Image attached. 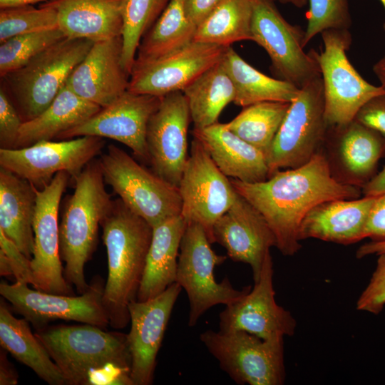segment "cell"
<instances>
[{"instance_id": "cell-31", "label": "cell", "mask_w": 385, "mask_h": 385, "mask_svg": "<svg viewBox=\"0 0 385 385\" xmlns=\"http://www.w3.org/2000/svg\"><path fill=\"white\" fill-rule=\"evenodd\" d=\"M235 87L233 103L239 106L264 101L291 103L300 88L285 81L270 77L246 62L231 46L222 58Z\"/></svg>"}, {"instance_id": "cell-39", "label": "cell", "mask_w": 385, "mask_h": 385, "mask_svg": "<svg viewBox=\"0 0 385 385\" xmlns=\"http://www.w3.org/2000/svg\"><path fill=\"white\" fill-rule=\"evenodd\" d=\"M350 0H308L304 43L329 29H349L352 24Z\"/></svg>"}, {"instance_id": "cell-53", "label": "cell", "mask_w": 385, "mask_h": 385, "mask_svg": "<svg viewBox=\"0 0 385 385\" xmlns=\"http://www.w3.org/2000/svg\"><path fill=\"white\" fill-rule=\"evenodd\" d=\"M379 1L381 2L385 10V0H379ZM383 28H384V30L385 31V22L384 23Z\"/></svg>"}, {"instance_id": "cell-3", "label": "cell", "mask_w": 385, "mask_h": 385, "mask_svg": "<svg viewBox=\"0 0 385 385\" xmlns=\"http://www.w3.org/2000/svg\"><path fill=\"white\" fill-rule=\"evenodd\" d=\"M101 227L108 268L103 301L109 325L120 329L130 322L129 304L137 300L153 227L119 197L113 200Z\"/></svg>"}, {"instance_id": "cell-10", "label": "cell", "mask_w": 385, "mask_h": 385, "mask_svg": "<svg viewBox=\"0 0 385 385\" xmlns=\"http://www.w3.org/2000/svg\"><path fill=\"white\" fill-rule=\"evenodd\" d=\"M328 128L320 76L301 88L290 103L267 155L270 175L308 163L323 147Z\"/></svg>"}, {"instance_id": "cell-1", "label": "cell", "mask_w": 385, "mask_h": 385, "mask_svg": "<svg viewBox=\"0 0 385 385\" xmlns=\"http://www.w3.org/2000/svg\"><path fill=\"white\" fill-rule=\"evenodd\" d=\"M230 180L263 216L274 235L276 247L284 256H292L301 248L299 226L312 207L323 201L356 199L362 194L361 188L333 177L322 148L306 164L279 170L264 181Z\"/></svg>"}, {"instance_id": "cell-43", "label": "cell", "mask_w": 385, "mask_h": 385, "mask_svg": "<svg viewBox=\"0 0 385 385\" xmlns=\"http://www.w3.org/2000/svg\"><path fill=\"white\" fill-rule=\"evenodd\" d=\"M354 120L375 130L385 140V93L367 101L357 112Z\"/></svg>"}, {"instance_id": "cell-29", "label": "cell", "mask_w": 385, "mask_h": 385, "mask_svg": "<svg viewBox=\"0 0 385 385\" xmlns=\"http://www.w3.org/2000/svg\"><path fill=\"white\" fill-rule=\"evenodd\" d=\"M101 108L78 96L66 84L42 113L23 122L15 148L56 138L63 132L86 121Z\"/></svg>"}, {"instance_id": "cell-32", "label": "cell", "mask_w": 385, "mask_h": 385, "mask_svg": "<svg viewBox=\"0 0 385 385\" xmlns=\"http://www.w3.org/2000/svg\"><path fill=\"white\" fill-rule=\"evenodd\" d=\"M182 92L195 129L217 123L222 110L234 101L235 96L233 82L222 59L201 73Z\"/></svg>"}, {"instance_id": "cell-37", "label": "cell", "mask_w": 385, "mask_h": 385, "mask_svg": "<svg viewBox=\"0 0 385 385\" xmlns=\"http://www.w3.org/2000/svg\"><path fill=\"white\" fill-rule=\"evenodd\" d=\"M58 28L56 9L47 3L0 9V43L14 36Z\"/></svg>"}, {"instance_id": "cell-19", "label": "cell", "mask_w": 385, "mask_h": 385, "mask_svg": "<svg viewBox=\"0 0 385 385\" xmlns=\"http://www.w3.org/2000/svg\"><path fill=\"white\" fill-rule=\"evenodd\" d=\"M227 47L193 41L161 58L135 64L128 90L159 97L183 91L201 73L220 61Z\"/></svg>"}, {"instance_id": "cell-41", "label": "cell", "mask_w": 385, "mask_h": 385, "mask_svg": "<svg viewBox=\"0 0 385 385\" xmlns=\"http://www.w3.org/2000/svg\"><path fill=\"white\" fill-rule=\"evenodd\" d=\"M23 120L4 87L0 89V148L13 149Z\"/></svg>"}, {"instance_id": "cell-18", "label": "cell", "mask_w": 385, "mask_h": 385, "mask_svg": "<svg viewBox=\"0 0 385 385\" xmlns=\"http://www.w3.org/2000/svg\"><path fill=\"white\" fill-rule=\"evenodd\" d=\"M273 274V262L270 253L254 287L242 299L226 306L220 313L218 331H245L263 339L294 334L295 319L275 301Z\"/></svg>"}, {"instance_id": "cell-26", "label": "cell", "mask_w": 385, "mask_h": 385, "mask_svg": "<svg viewBox=\"0 0 385 385\" xmlns=\"http://www.w3.org/2000/svg\"><path fill=\"white\" fill-rule=\"evenodd\" d=\"M58 14L66 37L93 42L122 36L123 0H54L46 2Z\"/></svg>"}, {"instance_id": "cell-46", "label": "cell", "mask_w": 385, "mask_h": 385, "mask_svg": "<svg viewBox=\"0 0 385 385\" xmlns=\"http://www.w3.org/2000/svg\"><path fill=\"white\" fill-rule=\"evenodd\" d=\"M7 351L1 348L0 351V384L16 385L19 376L14 365L7 358Z\"/></svg>"}, {"instance_id": "cell-21", "label": "cell", "mask_w": 385, "mask_h": 385, "mask_svg": "<svg viewBox=\"0 0 385 385\" xmlns=\"http://www.w3.org/2000/svg\"><path fill=\"white\" fill-rule=\"evenodd\" d=\"M322 148L333 177L341 183L362 188L376 174L385 153V140L353 120L329 126Z\"/></svg>"}, {"instance_id": "cell-5", "label": "cell", "mask_w": 385, "mask_h": 385, "mask_svg": "<svg viewBox=\"0 0 385 385\" xmlns=\"http://www.w3.org/2000/svg\"><path fill=\"white\" fill-rule=\"evenodd\" d=\"M93 43L65 37L1 78L23 121L36 117L52 103Z\"/></svg>"}, {"instance_id": "cell-11", "label": "cell", "mask_w": 385, "mask_h": 385, "mask_svg": "<svg viewBox=\"0 0 385 385\" xmlns=\"http://www.w3.org/2000/svg\"><path fill=\"white\" fill-rule=\"evenodd\" d=\"M272 0H253L251 41L267 53L277 78L302 88L320 76L318 52L304 51L305 31L289 23Z\"/></svg>"}, {"instance_id": "cell-16", "label": "cell", "mask_w": 385, "mask_h": 385, "mask_svg": "<svg viewBox=\"0 0 385 385\" xmlns=\"http://www.w3.org/2000/svg\"><path fill=\"white\" fill-rule=\"evenodd\" d=\"M162 97L127 90L109 106L83 123L61 133L56 139L98 136L118 141L130 148L134 155L149 163L146 133L149 120Z\"/></svg>"}, {"instance_id": "cell-48", "label": "cell", "mask_w": 385, "mask_h": 385, "mask_svg": "<svg viewBox=\"0 0 385 385\" xmlns=\"http://www.w3.org/2000/svg\"><path fill=\"white\" fill-rule=\"evenodd\" d=\"M383 252H385V241H371L359 247L356 252V257L360 259L371 255H378Z\"/></svg>"}, {"instance_id": "cell-4", "label": "cell", "mask_w": 385, "mask_h": 385, "mask_svg": "<svg viewBox=\"0 0 385 385\" xmlns=\"http://www.w3.org/2000/svg\"><path fill=\"white\" fill-rule=\"evenodd\" d=\"M74 180V192L68 198L59 221V251L65 262V279L83 294L89 286L85 265L95 251L98 227L113 200L106 189L98 159L88 163Z\"/></svg>"}, {"instance_id": "cell-2", "label": "cell", "mask_w": 385, "mask_h": 385, "mask_svg": "<svg viewBox=\"0 0 385 385\" xmlns=\"http://www.w3.org/2000/svg\"><path fill=\"white\" fill-rule=\"evenodd\" d=\"M34 334L66 385H133L127 334L88 324L46 326Z\"/></svg>"}, {"instance_id": "cell-20", "label": "cell", "mask_w": 385, "mask_h": 385, "mask_svg": "<svg viewBox=\"0 0 385 385\" xmlns=\"http://www.w3.org/2000/svg\"><path fill=\"white\" fill-rule=\"evenodd\" d=\"M182 289L175 282L154 298L143 302L134 300L129 304L130 329L127 344L131 357L133 385L153 384L157 356Z\"/></svg>"}, {"instance_id": "cell-12", "label": "cell", "mask_w": 385, "mask_h": 385, "mask_svg": "<svg viewBox=\"0 0 385 385\" xmlns=\"http://www.w3.org/2000/svg\"><path fill=\"white\" fill-rule=\"evenodd\" d=\"M104 286L98 277L91 281L80 296L48 293L30 289L29 284L15 282L0 283V294L14 312L31 323L36 329L58 319L76 321L106 329L109 318L103 301Z\"/></svg>"}, {"instance_id": "cell-40", "label": "cell", "mask_w": 385, "mask_h": 385, "mask_svg": "<svg viewBox=\"0 0 385 385\" xmlns=\"http://www.w3.org/2000/svg\"><path fill=\"white\" fill-rule=\"evenodd\" d=\"M385 306V252L378 255L376 266L356 302V309L379 314Z\"/></svg>"}, {"instance_id": "cell-42", "label": "cell", "mask_w": 385, "mask_h": 385, "mask_svg": "<svg viewBox=\"0 0 385 385\" xmlns=\"http://www.w3.org/2000/svg\"><path fill=\"white\" fill-rule=\"evenodd\" d=\"M0 247L11 265L15 282L34 284L31 259L0 230Z\"/></svg>"}, {"instance_id": "cell-35", "label": "cell", "mask_w": 385, "mask_h": 385, "mask_svg": "<svg viewBox=\"0 0 385 385\" xmlns=\"http://www.w3.org/2000/svg\"><path fill=\"white\" fill-rule=\"evenodd\" d=\"M290 103L264 101L246 107L227 128L267 155L288 111Z\"/></svg>"}, {"instance_id": "cell-27", "label": "cell", "mask_w": 385, "mask_h": 385, "mask_svg": "<svg viewBox=\"0 0 385 385\" xmlns=\"http://www.w3.org/2000/svg\"><path fill=\"white\" fill-rule=\"evenodd\" d=\"M186 225L180 215L153 227L138 301L154 298L176 282L180 245Z\"/></svg>"}, {"instance_id": "cell-22", "label": "cell", "mask_w": 385, "mask_h": 385, "mask_svg": "<svg viewBox=\"0 0 385 385\" xmlns=\"http://www.w3.org/2000/svg\"><path fill=\"white\" fill-rule=\"evenodd\" d=\"M214 242L225 247L234 262L249 265L254 282L259 280L270 248L276 247L274 235L263 216L237 192L232 205L213 226Z\"/></svg>"}, {"instance_id": "cell-15", "label": "cell", "mask_w": 385, "mask_h": 385, "mask_svg": "<svg viewBox=\"0 0 385 385\" xmlns=\"http://www.w3.org/2000/svg\"><path fill=\"white\" fill-rule=\"evenodd\" d=\"M70 178L67 172H58L43 189L36 188L31 260L34 289L64 295H75L64 277L59 251V205Z\"/></svg>"}, {"instance_id": "cell-9", "label": "cell", "mask_w": 385, "mask_h": 385, "mask_svg": "<svg viewBox=\"0 0 385 385\" xmlns=\"http://www.w3.org/2000/svg\"><path fill=\"white\" fill-rule=\"evenodd\" d=\"M321 35L323 49L318 53V62L325 118L329 126L343 125L352 121L367 101L385 93V90L366 81L349 61L347 51L352 36L349 29H329Z\"/></svg>"}, {"instance_id": "cell-14", "label": "cell", "mask_w": 385, "mask_h": 385, "mask_svg": "<svg viewBox=\"0 0 385 385\" xmlns=\"http://www.w3.org/2000/svg\"><path fill=\"white\" fill-rule=\"evenodd\" d=\"M178 189L181 215L186 223L200 225L212 244L213 226L232 205L237 192L195 137Z\"/></svg>"}, {"instance_id": "cell-28", "label": "cell", "mask_w": 385, "mask_h": 385, "mask_svg": "<svg viewBox=\"0 0 385 385\" xmlns=\"http://www.w3.org/2000/svg\"><path fill=\"white\" fill-rule=\"evenodd\" d=\"M36 200L33 184L10 170L0 168V230L31 260Z\"/></svg>"}, {"instance_id": "cell-7", "label": "cell", "mask_w": 385, "mask_h": 385, "mask_svg": "<svg viewBox=\"0 0 385 385\" xmlns=\"http://www.w3.org/2000/svg\"><path fill=\"white\" fill-rule=\"evenodd\" d=\"M203 227L195 222L187 223L183 235L178 260L176 282L186 292L190 312L188 326L194 327L200 317L217 304H232L242 299L251 286L235 289L225 277L217 282L214 270L227 256L217 255Z\"/></svg>"}, {"instance_id": "cell-47", "label": "cell", "mask_w": 385, "mask_h": 385, "mask_svg": "<svg viewBox=\"0 0 385 385\" xmlns=\"http://www.w3.org/2000/svg\"><path fill=\"white\" fill-rule=\"evenodd\" d=\"M361 192L366 197H376L385 192V167L361 188Z\"/></svg>"}, {"instance_id": "cell-50", "label": "cell", "mask_w": 385, "mask_h": 385, "mask_svg": "<svg viewBox=\"0 0 385 385\" xmlns=\"http://www.w3.org/2000/svg\"><path fill=\"white\" fill-rule=\"evenodd\" d=\"M52 1L54 0H0V9L16 6L32 5L38 2H48Z\"/></svg>"}, {"instance_id": "cell-6", "label": "cell", "mask_w": 385, "mask_h": 385, "mask_svg": "<svg viewBox=\"0 0 385 385\" xmlns=\"http://www.w3.org/2000/svg\"><path fill=\"white\" fill-rule=\"evenodd\" d=\"M106 184L135 214L153 227L181 215L178 188L111 144L98 159Z\"/></svg>"}, {"instance_id": "cell-38", "label": "cell", "mask_w": 385, "mask_h": 385, "mask_svg": "<svg viewBox=\"0 0 385 385\" xmlns=\"http://www.w3.org/2000/svg\"><path fill=\"white\" fill-rule=\"evenodd\" d=\"M65 37L58 28L18 35L1 43V78L24 66L37 54Z\"/></svg>"}, {"instance_id": "cell-49", "label": "cell", "mask_w": 385, "mask_h": 385, "mask_svg": "<svg viewBox=\"0 0 385 385\" xmlns=\"http://www.w3.org/2000/svg\"><path fill=\"white\" fill-rule=\"evenodd\" d=\"M373 71L380 81V86L385 90V56L374 65Z\"/></svg>"}, {"instance_id": "cell-23", "label": "cell", "mask_w": 385, "mask_h": 385, "mask_svg": "<svg viewBox=\"0 0 385 385\" xmlns=\"http://www.w3.org/2000/svg\"><path fill=\"white\" fill-rule=\"evenodd\" d=\"M122 36L96 41L74 68L66 86L81 98L105 108L128 88L130 74L122 63Z\"/></svg>"}, {"instance_id": "cell-33", "label": "cell", "mask_w": 385, "mask_h": 385, "mask_svg": "<svg viewBox=\"0 0 385 385\" xmlns=\"http://www.w3.org/2000/svg\"><path fill=\"white\" fill-rule=\"evenodd\" d=\"M196 29L186 15L185 0H170L142 38L134 65L161 58L186 46L194 41Z\"/></svg>"}, {"instance_id": "cell-45", "label": "cell", "mask_w": 385, "mask_h": 385, "mask_svg": "<svg viewBox=\"0 0 385 385\" xmlns=\"http://www.w3.org/2000/svg\"><path fill=\"white\" fill-rule=\"evenodd\" d=\"M222 0H185V10L189 20L197 27L218 6Z\"/></svg>"}, {"instance_id": "cell-52", "label": "cell", "mask_w": 385, "mask_h": 385, "mask_svg": "<svg viewBox=\"0 0 385 385\" xmlns=\"http://www.w3.org/2000/svg\"><path fill=\"white\" fill-rule=\"evenodd\" d=\"M283 4H291L297 8L304 7L307 3L308 0H279Z\"/></svg>"}, {"instance_id": "cell-30", "label": "cell", "mask_w": 385, "mask_h": 385, "mask_svg": "<svg viewBox=\"0 0 385 385\" xmlns=\"http://www.w3.org/2000/svg\"><path fill=\"white\" fill-rule=\"evenodd\" d=\"M0 344L48 384L66 385L59 369L31 331L29 322L14 317L2 299L0 303Z\"/></svg>"}, {"instance_id": "cell-13", "label": "cell", "mask_w": 385, "mask_h": 385, "mask_svg": "<svg viewBox=\"0 0 385 385\" xmlns=\"http://www.w3.org/2000/svg\"><path fill=\"white\" fill-rule=\"evenodd\" d=\"M104 145L103 138L81 136L60 141L42 140L21 148H0V167L41 190L58 172L66 171L75 179L101 154Z\"/></svg>"}, {"instance_id": "cell-34", "label": "cell", "mask_w": 385, "mask_h": 385, "mask_svg": "<svg viewBox=\"0 0 385 385\" xmlns=\"http://www.w3.org/2000/svg\"><path fill=\"white\" fill-rule=\"evenodd\" d=\"M253 0H222L198 25L194 41L231 46L251 40Z\"/></svg>"}, {"instance_id": "cell-24", "label": "cell", "mask_w": 385, "mask_h": 385, "mask_svg": "<svg viewBox=\"0 0 385 385\" xmlns=\"http://www.w3.org/2000/svg\"><path fill=\"white\" fill-rule=\"evenodd\" d=\"M375 197L334 199L312 207L299 229V241L314 238L347 245L365 238L366 220Z\"/></svg>"}, {"instance_id": "cell-25", "label": "cell", "mask_w": 385, "mask_h": 385, "mask_svg": "<svg viewBox=\"0 0 385 385\" xmlns=\"http://www.w3.org/2000/svg\"><path fill=\"white\" fill-rule=\"evenodd\" d=\"M192 134L227 177L246 183L261 182L270 177L266 155L230 131L225 123L194 128Z\"/></svg>"}, {"instance_id": "cell-17", "label": "cell", "mask_w": 385, "mask_h": 385, "mask_svg": "<svg viewBox=\"0 0 385 385\" xmlns=\"http://www.w3.org/2000/svg\"><path fill=\"white\" fill-rule=\"evenodd\" d=\"M190 121L187 99L182 91H177L162 97L148 125L149 164L158 175L177 188L189 157Z\"/></svg>"}, {"instance_id": "cell-44", "label": "cell", "mask_w": 385, "mask_h": 385, "mask_svg": "<svg viewBox=\"0 0 385 385\" xmlns=\"http://www.w3.org/2000/svg\"><path fill=\"white\" fill-rule=\"evenodd\" d=\"M364 236L373 242L385 241V192L375 197L366 220Z\"/></svg>"}, {"instance_id": "cell-8", "label": "cell", "mask_w": 385, "mask_h": 385, "mask_svg": "<svg viewBox=\"0 0 385 385\" xmlns=\"http://www.w3.org/2000/svg\"><path fill=\"white\" fill-rule=\"evenodd\" d=\"M200 339L236 384L284 383V337L263 339L245 331L207 329L200 334Z\"/></svg>"}, {"instance_id": "cell-54", "label": "cell", "mask_w": 385, "mask_h": 385, "mask_svg": "<svg viewBox=\"0 0 385 385\" xmlns=\"http://www.w3.org/2000/svg\"><path fill=\"white\" fill-rule=\"evenodd\" d=\"M272 1H274V0H272Z\"/></svg>"}, {"instance_id": "cell-36", "label": "cell", "mask_w": 385, "mask_h": 385, "mask_svg": "<svg viewBox=\"0 0 385 385\" xmlns=\"http://www.w3.org/2000/svg\"><path fill=\"white\" fill-rule=\"evenodd\" d=\"M170 0H123L122 63L130 74L140 42Z\"/></svg>"}, {"instance_id": "cell-51", "label": "cell", "mask_w": 385, "mask_h": 385, "mask_svg": "<svg viewBox=\"0 0 385 385\" xmlns=\"http://www.w3.org/2000/svg\"><path fill=\"white\" fill-rule=\"evenodd\" d=\"M0 274L1 276H14L13 271L8 258L0 250Z\"/></svg>"}]
</instances>
